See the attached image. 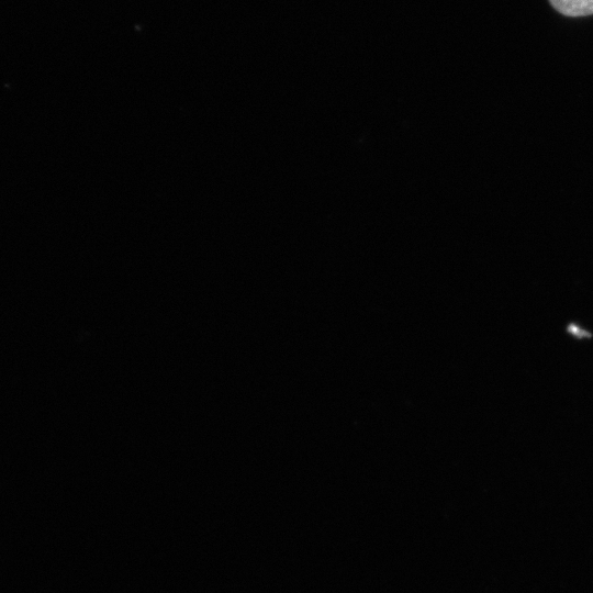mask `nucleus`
Wrapping results in <instances>:
<instances>
[{
	"mask_svg": "<svg viewBox=\"0 0 593 593\" xmlns=\"http://www.w3.org/2000/svg\"><path fill=\"white\" fill-rule=\"evenodd\" d=\"M552 7L567 16L593 14V0H549Z\"/></svg>",
	"mask_w": 593,
	"mask_h": 593,
	"instance_id": "obj_1",
	"label": "nucleus"
}]
</instances>
